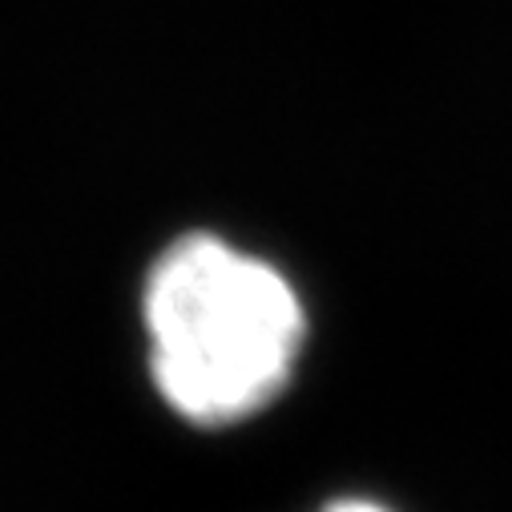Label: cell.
Segmentation results:
<instances>
[{"mask_svg":"<svg viewBox=\"0 0 512 512\" xmlns=\"http://www.w3.org/2000/svg\"><path fill=\"white\" fill-rule=\"evenodd\" d=\"M150 367L166 404L194 424H234L267 408L303 347L291 283L210 234L170 246L146 283Z\"/></svg>","mask_w":512,"mask_h":512,"instance_id":"cell-1","label":"cell"},{"mask_svg":"<svg viewBox=\"0 0 512 512\" xmlns=\"http://www.w3.org/2000/svg\"><path fill=\"white\" fill-rule=\"evenodd\" d=\"M331 512H383V508H375V504H339Z\"/></svg>","mask_w":512,"mask_h":512,"instance_id":"cell-2","label":"cell"}]
</instances>
